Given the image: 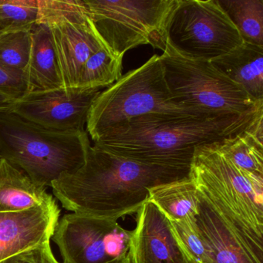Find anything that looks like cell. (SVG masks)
<instances>
[{
    "label": "cell",
    "mask_w": 263,
    "mask_h": 263,
    "mask_svg": "<svg viewBox=\"0 0 263 263\" xmlns=\"http://www.w3.org/2000/svg\"><path fill=\"white\" fill-rule=\"evenodd\" d=\"M261 118L263 104L241 115L152 114L115 127L93 145L143 164L191 168L198 147L221 142Z\"/></svg>",
    "instance_id": "1"
},
{
    "label": "cell",
    "mask_w": 263,
    "mask_h": 263,
    "mask_svg": "<svg viewBox=\"0 0 263 263\" xmlns=\"http://www.w3.org/2000/svg\"><path fill=\"white\" fill-rule=\"evenodd\" d=\"M190 170L137 162L90 144L82 167L50 187L67 211L118 220L138 212L152 187L189 178Z\"/></svg>",
    "instance_id": "2"
},
{
    "label": "cell",
    "mask_w": 263,
    "mask_h": 263,
    "mask_svg": "<svg viewBox=\"0 0 263 263\" xmlns=\"http://www.w3.org/2000/svg\"><path fill=\"white\" fill-rule=\"evenodd\" d=\"M190 177L263 261V178L236 167L218 143L195 150Z\"/></svg>",
    "instance_id": "3"
},
{
    "label": "cell",
    "mask_w": 263,
    "mask_h": 263,
    "mask_svg": "<svg viewBox=\"0 0 263 263\" xmlns=\"http://www.w3.org/2000/svg\"><path fill=\"white\" fill-rule=\"evenodd\" d=\"M90 145L87 132L50 130L10 110L0 111V159L42 187L82 167Z\"/></svg>",
    "instance_id": "4"
},
{
    "label": "cell",
    "mask_w": 263,
    "mask_h": 263,
    "mask_svg": "<svg viewBox=\"0 0 263 263\" xmlns=\"http://www.w3.org/2000/svg\"><path fill=\"white\" fill-rule=\"evenodd\" d=\"M152 114L207 115L196 113L174 101L158 54L138 68L122 75L100 93L89 112L87 132L96 142L115 127Z\"/></svg>",
    "instance_id": "5"
},
{
    "label": "cell",
    "mask_w": 263,
    "mask_h": 263,
    "mask_svg": "<svg viewBox=\"0 0 263 263\" xmlns=\"http://www.w3.org/2000/svg\"><path fill=\"white\" fill-rule=\"evenodd\" d=\"M174 101L201 115H241L263 104L205 60L187 58L167 41L160 56Z\"/></svg>",
    "instance_id": "6"
},
{
    "label": "cell",
    "mask_w": 263,
    "mask_h": 263,
    "mask_svg": "<svg viewBox=\"0 0 263 263\" xmlns=\"http://www.w3.org/2000/svg\"><path fill=\"white\" fill-rule=\"evenodd\" d=\"M178 0H84L103 44L123 59L128 50L151 45L164 51L167 26Z\"/></svg>",
    "instance_id": "7"
},
{
    "label": "cell",
    "mask_w": 263,
    "mask_h": 263,
    "mask_svg": "<svg viewBox=\"0 0 263 263\" xmlns=\"http://www.w3.org/2000/svg\"><path fill=\"white\" fill-rule=\"evenodd\" d=\"M167 33V42L177 51L209 61L244 42L218 0H178Z\"/></svg>",
    "instance_id": "8"
},
{
    "label": "cell",
    "mask_w": 263,
    "mask_h": 263,
    "mask_svg": "<svg viewBox=\"0 0 263 263\" xmlns=\"http://www.w3.org/2000/svg\"><path fill=\"white\" fill-rule=\"evenodd\" d=\"M39 24L50 27L63 86L78 87L86 61L106 47L84 0H40Z\"/></svg>",
    "instance_id": "9"
},
{
    "label": "cell",
    "mask_w": 263,
    "mask_h": 263,
    "mask_svg": "<svg viewBox=\"0 0 263 263\" xmlns=\"http://www.w3.org/2000/svg\"><path fill=\"white\" fill-rule=\"evenodd\" d=\"M130 237L118 220L70 213L59 219L51 239L63 263H107L128 253Z\"/></svg>",
    "instance_id": "10"
},
{
    "label": "cell",
    "mask_w": 263,
    "mask_h": 263,
    "mask_svg": "<svg viewBox=\"0 0 263 263\" xmlns=\"http://www.w3.org/2000/svg\"><path fill=\"white\" fill-rule=\"evenodd\" d=\"M102 90L74 87L30 92L14 101L10 111L45 128L81 133L87 132L90 107Z\"/></svg>",
    "instance_id": "11"
},
{
    "label": "cell",
    "mask_w": 263,
    "mask_h": 263,
    "mask_svg": "<svg viewBox=\"0 0 263 263\" xmlns=\"http://www.w3.org/2000/svg\"><path fill=\"white\" fill-rule=\"evenodd\" d=\"M129 252L134 263H193L170 220L149 200L137 212Z\"/></svg>",
    "instance_id": "12"
},
{
    "label": "cell",
    "mask_w": 263,
    "mask_h": 263,
    "mask_svg": "<svg viewBox=\"0 0 263 263\" xmlns=\"http://www.w3.org/2000/svg\"><path fill=\"white\" fill-rule=\"evenodd\" d=\"M58 203L0 212V261L50 242L60 219Z\"/></svg>",
    "instance_id": "13"
},
{
    "label": "cell",
    "mask_w": 263,
    "mask_h": 263,
    "mask_svg": "<svg viewBox=\"0 0 263 263\" xmlns=\"http://www.w3.org/2000/svg\"><path fill=\"white\" fill-rule=\"evenodd\" d=\"M197 192L196 222L207 246L211 263H263L198 186Z\"/></svg>",
    "instance_id": "14"
},
{
    "label": "cell",
    "mask_w": 263,
    "mask_h": 263,
    "mask_svg": "<svg viewBox=\"0 0 263 263\" xmlns=\"http://www.w3.org/2000/svg\"><path fill=\"white\" fill-rule=\"evenodd\" d=\"M211 62L254 101H263V46L243 42Z\"/></svg>",
    "instance_id": "15"
},
{
    "label": "cell",
    "mask_w": 263,
    "mask_h": 263,
    "mask_svg": "<svg viewBox=\"0 0 263 263\" xmlns=\"http://www.w3.org/2000/svg\"><path fill=\"white\" fill-rule=\"evenodd\" d=\"M57 203L47 187L36 184L24 172L0 159V212H20Z\"/></svg>",
    "instance_id": "16"
},
{
    "label": "cell",
    "mask_w": 263,
    "mask_h": 263,
    "mask_svg": "<svg viewBox=\"0 0 263 263\" xmlns=\"http://www.w3.org/2000/svg\"><path fill=\"white\" fill-rule=\"evenodd\" d=\"M24 74L28 93L64 87L51 31L47 24H36L32 30L30 58Z\"/></svg>",
    "instance_id": "17"
},
{
    "label": "cell",
    "mask_w": 263,
    "mask_h": 263,
    "mask_svg": "<svg viewBox=\"0 0 263 263\" xmlns=\"http://www.w3.org/2000/svg\"><path fill=\"white\" fill-rule=\"evenodd\" d=\"M148 200L170 221L195 219L198 215L197 186L191 177L152 187Z\"/></svg>",
    "instance_id": "18"
},
{
    "label": "cell",
    "mask_w": 263,
    "mask_h": 263,
    "mask_svg": "<svg viewBox=\"0 0 263 263\" xmlns=\"http://www.w3.org/2000/svg\"><path fill=\"white\" fill-rule=\"evenodd\" d=\"M262 119L218 143L220 151L236 167L261 178H263Z\"/></svg>",
    "instance_id": "19"
},
{
    "label": "cell",
    "mask_w": 263,
    "mask_h": 263,
    "mask_svg": "<svg viewBox=\"0 0 263 263\" xmlns=\"http://www.w3.org/2000/svg\"><path fill=\"white\" fill-rule=\"evenodd\" d=\"M243 41L263 46V0H218Z\"/></svg>",
    "instance_id": "20"
},
{
    "label": "cell",
    "mask_w": 263,
    "mask_h": 263,
    "mask_svg": "<svg viewBox=\"0 0 263 263\" xmlns=\"http://www.w3.org/2000/svg\"><path fill=\"white\" fill-rule=\"evenodd\" d=\"M123 59L116 58L106 47L88 58L80 74L78 87L104 89L122 76Z\"/></svg>",
    "instance_id": "21"
},
{
    "label": "cell",
    "mask_w": 263,
    "mask_h": 263,
    "mask_svg": "<svg viewBox=\"0 0 263 263\" xmlns=\"http://www.w3.org/2000/svg\"><path fill=\"white\" fill-rule=\"evenodd\" d=\"M40 0H0V29L32 30L39 24Z\"/></svg>",
    "instance_id": "22"
},
{
    "label": "cell",
    "mask_w": 263,
    "mask_h": 263,
    "mask_svg": "<svg viewBox=\"0 0 263 263\" xmlns=\"http://www.w3.org/2000/svg\"><path fill=\"white\" fill-rule=\"evenodd\" d=\"M32 30L0 33V65L24 73L31 49Z\"/></svg>",
    "instance_id": "23"
},
{
    "label": "cell",
    "mask_w": 263,
    "mask_h": 263,
    "mask_svg": "<svg viewBox=\"0 0 263 263\" xmlns=\"http://www.w3.org/2000/svg\"><path fill=\"white\" fill-rule=\"evenodd\" d=\"M175 234L193 263H211L209 250L195 219L172 221Z\"/></svg>",
    "instance_id": "24"
},
{
    "label": "cell",
    "mask_w": 263,
    "mask_h": 263,
    "mask_svg": "<svg viewBox=\"0 0 263 263\" xmlns=\"http://www.w3.org/2000/svg\"><path fill=\"white\" fill-rule=\"evenodd\" d=\"M27 93L28 89L24 72L0 65V93L16 101Z\"/></svg>",
    "instance_id": "25"
},
{
    "label": "cell",
    "mask_w": 263,
    "mask_h": 263,
    "mask_svg": "<svg viewBox=\"0 0 263 263\" xmlns=\"http://www.w3.org/2000/svg\"><path fill=\"white\" fill-rule=\"evenodd\" d=\"M0 263H60L52 252L50 243H45L22 253L7 258Z\"/></svg>",
    "instance_id": "26"
},
{
    "label": "cell",
    "mask_w": 263,
    "mask_h": 263,
    "mask_svg": "<svg viewBox=\"0 0 263 263\" xmlns=\"http://www.w3.org/2000/svg\"><path fill=\"white\" fill-rule=\"evenodd\" d=\"M13 102H14V101H12L10 98L4 96L2 93H0V111L10 110L12 104H13Z\"/></svg>",
    "instance_id": "27"
},
{
    "label": "cell",
    "mask_w": 263,
    "mask_h": 263,
    "mask_svg": "<svg viewBox=\"0 0 263 263\" xmlns=\"http://www.w3.org/2000/svg\"><path fill=\"white\" fill-rule=\"evenodd\" d=\"M107 263H134V261L130 252H128V253L124 256L117 258V259L113 260V261H108Z\"/></svg>",
    "instance_id": "28"
},
{
    "label": "cell",
    "mask_w": 263,
    "mask_h": 263,
    "mask_svg": "<svg viewBox=\"0 0 263 263\" xmlns=\"http://www.w3.org/2000/svg\"><path fill=\"white\" fill-rule=\"evenodd\" d=\"M3 33V30H1V29H0V33Z\"/></svg>",
    "instance_id": "29"
}]
</instances>
